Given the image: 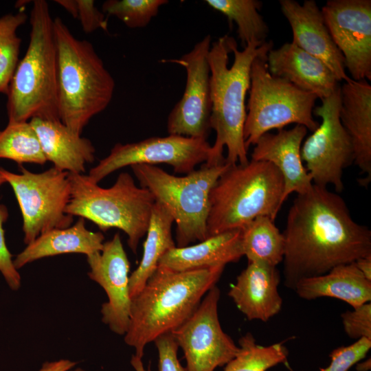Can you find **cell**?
Returning a JSON list of instances; mask_svg holds the SVG:
<instances>
[{"instance_id":"obj_30","label":"cell","mask_w":371,"mask_h":371,"mask_svg":"<svg viewBox=\"0 0 371 371\" xmlns=\"http://www.w3.org/2000/svg\"><path fill=\"white\" fill-rule=\"evenodd\" d=\"M238 344V353L226 364L224 371H267L287 360L289 352L282 343L259 345L247 333L239 339Z\"/></svg>"},{"instance_id":"obj_22","label":"cell","mask_w":371,"mask_h":371,"mask_svg":"<svg viewBox=\"0 0 371 371\" xmlns=\"http://www.w3.org/2000/svg\"><path fill=\"white\" fill-rule=\"evenodd\" d=\"M47 161L64 172L83 174L95 159L91 142L73 133L60 120L32 118L30 121Z\"/></svg>"},{"instance_id":"obj_29","label":"cell","mask_w":371,"mask_h":371,"mask_svg":"<svg viewBox=\"0 0 371 371\" xmlns=\"http://www.w3.org/2000/svg\"><path fill=\"white\" fill-rule=\"evenodd\" d=\"M0 159H11L20 165H43L47 161L30 122H8L0 130Z\"/></svg>"},{"instance_id":"obj_40","label":"cell","mask_w":371,"mask_h":371,"mask_svg":"<svg viewBox=\"0 0 371 371\" xmlns=\"http://www.w3.org/2000/svg\"><path fill=\"white\" fill-rule=\"evenodd\" d=\"M55 2L63 8L74 18L77 19L78 8L76 0H56Z\"/></svg>"},{"instance_id":"obj_34","label":"cell","mask_w":371,"mask_h":371,"mask_svg":"<svg viewBox=\"0 0 371 371\" xmlns=\"http://www.w3.org/2000/svg\"><path fill=\"white\" fill-rule=\"evenodd\" d=\"M344 331L355 339L367 338L371 340V302L365 303L346 311L341 315Z\"/></svg>"},{"instance_id":"obj_28","label":"cell","mask_w":371,"mask_h":371,"mask_svg":"<svg viewBox=\"0 0 371 371\" xmlns=\"http://www.w3.org/2000/svg\"><path fill=\"white\" fill-rule=\"evenodd\" d=\"M212 9L237 25L238 37L245 48L251 41L265 42L269 29L260 14L262 3L257 0H205Z\"/></svg>"},{"instance_id":"obj_3","label":"cell","mask_w":371,"mask_h":371,"mask_svg":"<svg viewBox=\"0 0 371 371\" xmlns=\"http://www.w3.org/2000/svg\"><path fill=\"white\" fill-rule=\"evenodd\" d=\"M225 266L186 271L158 266L131 299L124 341L142 358L145 346L186 322L218 281Z\"/></svg>"},{"instance_id":"obj_9","label":"cell","mask_w":371,"mask_h":371,"mask_svg":"<svg viewBox=\"0 0 371 371\" xmlns=\"http://www.w3.org/2000/svg\"><path fill=\"white\" fill-rule=\"evenodd\" d=\"M272 48L260 53L251 67L249 96L243 131L247 150L272 129L278 131L295 124L314 131L319 124L313 118L317 97L269 71L267 56Z\"/></svg>"},{"instance_id":"obj_15","label":"cell","mask_w":371,"mask_h":371,"mask_svg":"<svg viewBox=\"0 0 371 371\" xmlns=\"http://www.w3.org/2000/svg\"><path fill=\"white\" fill-rule=\"evenodd\" d=\"M325 23L354 80H371V1L329 0Z\"/></svg>"},{"instance_id":"obj_23","label":"cell","mask_w":371,"mask_h":371,"mask_svg":"<svg viewBox=\"0 0 371 371\" xmlns=\"http://www.w3.org/2000/svg\"><path fill=\"white\" fill-rule=\"evenodd\" d=\"M244 256L241 229L210 236L194 245L175 247L159 260L158 266L178 271L225 266Z\"/></svg>"},{"instance_id":"obj_20","label":"cell","mask_w":371,"mask_h":371,"mask_svg":"<svg viewBox=\"0 0 371 371\" xmlns=\"http://www.w3.org/2000/svg\"><path fill=\"white\" fill-rule=\"evenodd\" d=\"M280 280L276 267L250 262L238 276L228 295L247 319L267 322L282 308Z\"/></svg>"},{"instance_id":"obj_11","label":"cell","mask_w":371,"mask_h":371,"mask_svg":"<svg viewBox=\"0 0 371 371\" xmlns=\"http://www.w3.org/2000/svg\"><path fill=\"white\" fill-rule=\"evenodd\" d=\"M340 104L339 85L314 108L313 114L322 122L301 147L302 159L313 183L331 185L337 192L344 189V170L354 162L352 142L339 119Z\"/></svg>"},{"instance_id":"obj_1","label":"cell","mask_w":371,"mask_h":371,"mask_svg":"<svg viewBox=\"0 0 371 371\" xmlns=\"http://www.w3.org/2000/svg\"><path fill=\"white\" fill-rule=\"evenodd\" d=\"M284 284L294 289L303 278L371 255V231L352 217L344 199L313 184L297 194L282 232Z\"/></svg>"},{"instance_id":"obj_14","label":"cell","mask_w":371,"mask_h":371,"mask_svg":"<svg viewBox=\"0 0 371 371\" xmlns=\"http://www.w3.org/2000/svg\"><path fill=\"white\" fill-rule=\"evenodd\" d=\"M211 43L210 35H206L181 57L162 60L178 64L186 71L183 95L168 117L169 135L207 139L211 131L212 102L208 60Z\"/></svg>"},{"instance_id":"obj_10","label":"cell","mask_w":371,"mask_h":371,"mask_svg":"<svg viewBox=\"0 0 371 371\" xmlns=\"http://www.w3.org/2000/svg\"><path fill=\"white\" fill-rule=\"evenodd\" d=\"M0 169L20 207L26 245L46 232L71 225L73 216L65 212L71 197L69 172L54 167L32 172L21 165L20 173Z\"/></svg>"},{"instance_id":"obj_25","label":"cell","mask_w":371,"mask_h":371,"mask_svg":"<svg viewBox=\"0 0 371 371\" xmlns=\"http://www.w3.org/2000/svg\"><path fill=\"white\" fill-rule=\"evenodd\" d=\"M293 291L301 298H337L356 308L371 301V281L354 263L339 265L328 273L298 281Z\"/></svg>"},{"instance_id":"obj_36","label":"cell","mask_w":371,"mask_h":371,"mask_svg":"<svg viewBox=\"0 0 371 371\" xmlns=\"http://www.w3.org/2000/svg\"><path fill=\"white\" fill-rule=\"evenodd\" d=\"M154 342L158 351V371H187L179 361V346L171 333L159 336Z\"/></svg>"},{"instance_id":"obj_19","label":"cell","mask_w":371,"mask_h":371,"mask_svg":"<svg viewBox=\"0 0 371 371\" xmlns=\"http://www.w3.org/2000/svg\"><path fill=\"white\" fill-rule=\"evenodd\" d=\"M269 71L322 100L339 86L335 76L321 60L293 43L271 49L267 56Z\"/></svg>"},{"instance_id":"obj_2","label":"cell","mask_w":371,"mask_h":371,"mask_svg":"<svg viewBox=\"0 0 371 371\" xmlns=\"http://www.w3.org/2000/svg\"><path fill=\"white\" fill-rule=\"evenodd\" d=\"M273 42L251 41L239 50L235 39L228 35L211 43L208 54L210 69L211 129L216 139L211 146L207 165H229L249 162L244 140L247 111L245 98L250 87L253 60Z\"/></svg>"},{"instance_id":"obj_8","label":"cell","mask_w":371,"mask_h":371,"mask_svg":"<svg viewBox=\"0 0 371 371\" xmlns=\"http://www.w3.org/2000/svg\"><path fill=\"white\" fill-rule=\"evenodd\" d=\"M229 164L225 162L201 168L185 176L171 175L147 164L131 166L139 186L147 189L155 202L170 212L176 223V247L189 245L207 238L210 193Z\"/></svg>"},{"instance_id":"obj_17","label":"cell","mask_w":371,"mask_h":371,"mask_svg":"<svg viewBox=\"0 0 371 371\" xmlns=\"http://www.w3.org/2000/svg\"><path fill=\"white\" fill-rule=\"evenodd\" d=\"M279 3L292 30L291 43L324 63L338 82L350 80L344 56L334 43L315 1L306 0L301 5L294 0H280Z\"/></svg>"},{"instance_id":"obj_39","label":"cell","mask_w":371,"mask_h":371,"mask_svg":"<svg viewBox=\"0 0 371 371\" xmlns=\"http://www.w3.org/2000/svg\"><path fill=\"white\" fill-rule=\"evenodd\" d=\"M353 263L364 277L371 281V255L361 258Z\"/></svg>"},{"instance_id":"obj_21","label":"cell","mask_w":371,"mask_h":371,"mask_svg":"<svg viewBox=\"0 0 371 371\" xmlns=\"http://www.w3.org/2000/svg\"><path fill=\"white\" fill-rule=\"evenodd\" d=\"M341 89L339 119L354 150V162L368 184L371 179V86L366 80L346 81Z\"/></svg>"},{"instance_id":"obj_24","label":"cell","mask_w":371,"mask_h":371,"mask_svg":"<svg viewBox=\"0 0 371 371\" xmlns=\"http://www.w3.org/2000/svg\"><path fill=\"white\" fill-rule=\"evenodd\" d=\"M85 220L79 217L73 225L41 234L15 257L13 260L15 268L19 270L38 259L60 254L74 253L88 256L101 251L104 235L89 230Z\"/></svg>"},{"instance_id":"obj_35","label":"cell","mask_w":371,"mask_h":371,"mask_svg":"<svg viewBox=\"0 0 371 371\" xmlns=\"http://www.w3.org/2000/svg\"><path fill=\"white\" fill-rule=\"evenodd\" d=\"M8 217V209L5 205H0V272L8 286L12 291H17L21 286V278L14 265L12 256L6 245L3 227Z\"/></svg>"},{"instance_id":"obj_7","label":"cell","mask_w":371,"mask_h":371,"mask_svg":"<svg viewBox=\"0 0 371 371\" xmlns=\"http://www.w3.org/2000/svg\"><path fill=\"white\" fill-rule=\"evenodd\" d=\"M71 197L65 212L94 223L100 230L115 227L128 236V245L137 253L146 234L155 201L146 188L137 186L128 172L120 173L108 188L93 183L84 174H68Z\"/></svg>"},{"instance_id":"obj_5","label":"cell","mask_w":371,"mask_h":371,"mask_svg":"<svg viewBox=\"0 0 371 371\" xmlns=\"http://www.w3.org/2000/svg\"><path fill=\"white\" fill-rule=\"evenodd\" d=\"M57 48L60 121L80 135L111 102L115 80L93 45L76 38L60 17L53 19Z\"/></svg>"},{"instance_id":"obj_12","label":"cell","mask_w":371,"mask_h":371,"mask_svg":"<svg viewBox=\"0 0 371 371\" xmlns=\"http://www.w3.org/2000/svg\"><path fill=\"white\" fill-rule=\"evenodd\" d=\"M210 149L207 139L177 135L117 143L87 176L93 183H98L111 173L128 166L159 164L170 165L176 173L187 175L207 161Z\"/></svg>"},{"instance_id":"obj_16","label":"cell","mask_w":371,"mask_h":371,"mask_svg":"<svg viewBox=\"0 0 371 371\" xmlns=\"http://www.w3.org/2000/svg\"><path fill=\"white\" fill-rule=\"evenodd\" d=\"M88 276L105 291L108 300L102 304V322L111 331L124 335L130 319V262L119 234L104 242L101 251L87 256Z\"/></svg>"},{"instance_id":"obj_42","label":"cell","mask_w":371,"mask_h":371,"mask_svg":"<svg viewBox=\"0 0 371 371\" xmlns=\"http://www.w3.org/2000/svg\"><path fill=\"white\" fill-rule=\"evenodd\" d=\"M370 369V359L363 363H359L357 366V370L359 371H368Z\"/></svg>"},{"instance_id":"obj_38","label":"cell","mask_w":371,"mask_h":371,"mask_svg":"<svg viewBox=\"0 0 371 371\" xmlns=\"http://www.w3.org/2000/svg\"><path fill=\"white\" fill-rule=\"evenodd\" d=\"M77 363L67 359H60L43 363L38 371H69L76 366ZM71 371H85L81 368H77Z\"/></svg>"},{"instance_id":"obj_27","label":"cell","mask_w":371,"mask_h":371,"mask_svg":"<svg viewBox=\"0 0 371 371\" xmlns=\"http://www.w3.org/2000/svg\"><path fill=\"white\" fill-rule=\"evenodd\" d=\"M244 256L250 262L276 267L283 261L284 239L282 233L268 216H258L241 229Z\"/></svg>"},{"instance_id":"obj_31","label":"cell","mask_w":371,"mask_h":371,"mask_svg":"<svg viewBox=\"0 0 371 371\" xmlns=\"http://www.w3.org/2000/svg\"><path fill=\"white\" fill-rule=\"evenodd\" d=\"M27 19L23 11L0 17V93H8L10 83L19 63L21 39L16 31Z\"/></svg>"},{"instance_id":"obj_33","label":"cell","mask_w":371,"mask_h":371,"mask_svg":"<svg viewBox=\"0 0 371 371\" xmlns=\"http://www.w3.org/2000/svg\"><path fill=\"white\" fill-rule=\"evenodd\" d=\"M370 348L371 340L363 337L349 346L339 347L330 354V365L320 371H348L366 357Z\"/></svg>"},{"instance_id":"obj_43","label":"cell","mask_w":371,"mask_h":371,"mask_svg":"<svg viewBox=\"0 0 371 371\" xmlns=\"http://www.w3.org/2000/svg\"><path fill=\"white\" fill-rule=\"evenodd\" d=\"M6 183L5 179L3 178L2 174H1V169H0V186L1 185H3V183Z\"/></svg>"},{"instance_id":"obj_26","label":"cell","mask_w":371,"mask_h":371,"mask_svg":"<svg viewBox=\"0 0 371 371\" xmlns=\"http://www.w3.org/2000/svg\"><path fill=\"white\" fill-rule=\"evenodd\" d=\"M174 220L168 210L155 202L150 216L142 260L129 276V294L132 299L142 289L158 267L160 258L176 247L172 234Z\"/></svg>"},{"instance_id":"obj_32","label":"cell","mask_w":371,"mask_h":371,"mask_svg":"<svg viewBox=\"0 0 371 371\" xmlns=\"http://www.w3.org/2000/svg\"><path fill=\"white\" fill-rule=\"evenodd\" d=\"M167 0H107L102 4V12L114 16L130 28H141L148 25L157 15L160 7Z\"/></svg>"},{"instance_id":"obj_4","label":"cell","mask_w":371,"mask_h":371,"mask_svg":"<svg viewBox=\"0 0 371 371\" xmlns=\"http://www.w3.org/2000/svg\"><path fill=\"white\" fill-rule=\"evenodd\" d=\"M53 19L47 1H34L28 47L7 93L8 122H29L35 117L60 120Z\"/></svg>"},{"instance_id":"obj_37","label":"cell","mask_w":371,"mask_h":371,"mask_svg":"<svg viewBox=\"0 0 371 371\" xmlns=\"http://www.w3.org/2000/svg\"><path fill=\"white\" fill-rule=\"evenodd\" d=\"M78 8L77 19L85 33H91L98 29L108 30L107 20L104 14L95 5L93 0H76Z\"/></svg>"},{"instance_id":"obj_13","label":"cell","mask_w":371,"mask_h":371,"mask_svg":"<svg viewBox=\"0 0 371 371\" xmlns=\"http://www.w3.org/2000/svg\"><path fill=\"white\" fill-rule=\"evenodd\" d=\"M221 291L215 285L171 334L184 354L187 371H214L226 365L240 348L222 329L218 315Z\"/></svg>"},{"instance_id":"obj_6","label":"cell","mask_w":371,"mask_h":371,"mask_svg":"<svg viewBox=\"0 0 371 371\" xmlns=\"http://www.w3.org/2000/svg\"><path fill=\"white\" fill-rule=\"evenodd\" d=\"M283 191V178L269 162L229 165L210 193L207 238L242 229L258 216L274 221Z\"/></svg>"},{"instance_id":"obj_18","label":"cell","mask_w":371,"mask_h":371,"mask_svg":"<svg viewBox=\"0 0 371 371\" xmlns=\"http://www.w3.org/2000/svg\"><path fill=\"white\" fill-rule=\"evenodd\" d=\"M307 131L304 126L295 125L291 129L278 130L276 133H267L254 145L251 160L269 162L281 174L284 181L282 203L290 194L304 193L313 184L301 157Z\"/></svg>"},{"instance_id":"obj_41","label":"cell","mask_w":371,"mask_h":371,"mask_svg":"<svg viewBox=\"0 0 371 371\" xmlns=\"http://www.w3.org/2000/svg\"><path fill=\"white\" fill-rule=\"evenodd\" d=\"M142 358L138 357L136 355H133L131 359V364L135 371H150V369L146 370L142 360Z\"/></svg>"}]
</instances>
